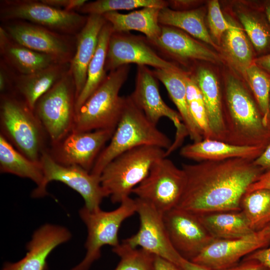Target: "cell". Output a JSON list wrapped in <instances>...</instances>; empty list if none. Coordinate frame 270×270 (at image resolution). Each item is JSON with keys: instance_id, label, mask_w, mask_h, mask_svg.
<instances>
[{"instance_id": "6da1fadb", "label": "cell", "mask_w": 270, "mask_h": 270, "mask_svg": "<svg viewBox=\"0 0 270 270\" xmlns=\"http://www.w3.org/2000/svg\"><path fill=\"white\" fill-rule=\"evenodd\" d=\"M182 168L186 182L176 208L196 215L241 210L243 196L264 172L242 158L182 164Z\"/></svg>"}, {"instance_id": "7a4b0ae2", "label": "cell", "mask_w": 270, "mask_h": 270, "mask_svg": "<svg viewBox=\"0 0 270 270\" xmlns=\"http://www.w3.org/2000/svg\"><path fill=\"white\" fill-rule=\"evenodd\" d=\"M222 104L226 142L264 147L270 144V128L252 94L233 76L226 79Z\"/></svg>"}, {"instance_id": "3957f363", "label": "cell", "mask_w": 270, "mask_h": 270, "mask_svg": "<svg viewBox=\"0 0 270 270\" xmlns=\"http://www.w3.org/2000/svg\"><path fill=\"white\" fill-rule=\"evenodd\" d=\"M172 142L134 104L130 96L124 97L122 114L110 140L98 157L90 171L100 177L105 166L115 158L133 148L152 146L168 150Z\"/></svg>"}, {"instance_id": "277c9868", "label": "cell", "mask_w": 270, "mask_h": 270, "mask_svg": "<svg viewBox=\"0 0 270 270\" xmlns=\"http://www.w3.org/2000/svg\"><path fill=\"white\" fill-rule=\"evenodd\" d=\"M0 134L18 151L40 162L46 133L34 110L14 94H0Z\"/></svg>"}, {"instance_id": "5b68a950", "label": "cell", "mask_w": 270, "mask_h": 270, "mask_svg": "<svg viewBox=\"0 0 270 270\" xmlns=\"http://www.w3.org/2000/svg\"><path fill=\"white\" fill-rule=\"evenodd\" d=\"M130 70V66L127 64L109 72L104 82L76 112L72 130H115L124 100L119 93Z\"/></svg>"}, {"instance_id": "8992f818", "label": "cell", "mask_w": 270, "mask_h": 270, "mask_svg": "<svg viewBox=\"0 0 270 270\" xmlns=\"http://www.w3.org/2000/svg\"><path fill=\"white\" fill-rule=\"evenodd\" d=\"M166 150L152 146L129 150L110 162L100 175L106 197L114 204H120L130 197L132 190L147 176L157 160L165 156Z\"/></svg>"}, {"instance_id": "52a82bcc", "label": "cell", "mask_w": 270, "mask_h": 270, "mask_svg": "<svg viewBox=\"0 0 270 270\" xmlns=\"http://www.w3.org/2000/svg\"><path fill=\"white\" fill-rule=\"evenodd\" d=\"M136 213L135 199L129 197L112 211L99 209L90 211L84 206L79 214L88 229L85 244L86 254L80 262L71 270H88L101 256V248L106 245L116 248L120 244L118 232L122 222Z\"/></svg>"}, {"instance_id": "ba28073f", "label": "cell", "mask_w": 270, "mask_h": 270, "mask_svg": "<svg viewBox=\"0 0 270 270\" xmlns=\"http://www.w3.org/2000/svg\"><path fill=\"white\" fill-rule=\"evenodd\" d=\"M76 87L70 70L36 102L34 112L52 146L72 131L76 117Z\"/></svg>"}, {"instance_id": "9c48e42d", "label": "cell", "mask_w": 270, "mask_h": 270, "mask_svg": "<svg viewBox=\"0 0 270 270\" xmlns=\"http://www.w3.org/2000/svg\"><path fill=\"white\" fill-rule=\"evenodd\" d=\"M0 20L1 22L24 20L62 34L76 36L86 24L88 16L54 8L41 0H1Z\"/></svg>"}, {"instance_id": "30bf717a", "label": "cell", "mask_w": 270, "mask_h": 270, "mask_svg": "<svg viewBox=\"0 0 270 270\" xmlns=\"http://www.w3.org/2000/svg\"><path fill=\"white\" fill-rule=\"evenodd\" d=\"M186 182L185 173L162 157L154 162L146 178L132 192L164 214L178 206Z\"/></svg>"}, {"instance_id": "8fae6325", "label": "cell", "mask_w": 270, "mask_h": 270, "mask_svg": "<svg viewBox=\"0 0 270 270\" xmlns=\"http://www.w3.org/2000/svg\"><path fill=\"white\" fill-rule=\"evenodd\" d=\"M44 179L42 184L32 192L33 198L47 194L46 186L52 181L64 183L78 192L84 198V207L90 211L100 209V204L106 197L102 187L100 177L77 166H64L56 162L46 150L42 154Z\"/></svg>"}, {"instance_id": "7c38bea8", "label": "cell", "mask_w": 270, "mask_h": 270, "mask_svg": "<svg viewBox=\"0 0 270 270\" xmlns=\"http://www.w3.org/2000/svg\"><path fill=\"white\" fill-rule=\"evenodd\" d=\"M0 26L16 42L35 52L50 56L58 62L70 64L76 38L21 20L2 22Z\"/></svg>"}, {"instance_id": "4fadbf2b", "label": "cell", "mask_w": 270, "mask_h": 270, "mask_svg": "<svg viewBox=\"0 0 270 270\" xmlns=\"http://www.w3.org/2000/svg\"><path fill=\"white\" fill-rule=\"evenodd\" d=\"M157 78L148 66H138L135 88L130 96L134 104L153 124H157L164 117L169 118L176 128L175 139L166 151L168 156L184 142L188 133L178 112L169 107L160 93Z\"/></svg>"}, {"instance_id": "5bb4252c", "label": "cell", "mask_w": 270, "mask_h": 270, "mask_svg": "<svg viewBox=\"0 0 270 270\" xmlns=\"http://www.w3.org/2000/svg\"><path fill=\"white\" fill-rule=\"evenodd\" d=\"M136 213L140 228L133 236L122 243L133 248H140L179 264L183 258L176 250L169 238L163 214L150 204L136 198Z\"/></svg>"}, {"instance_id": "9a60e30c", "label": "cell", "mask_w": 270, "mask_h": 270, "mask_svg": "<svg viewBox=\"0 0 270 270\" xmlns=\"http://www.w3.org/2000/svg\"><path fill=\"white\" fill-rule=\"evenodd\" d=\"M130 64L152 66L154 69H181L162 58L146 37L112 31L108 44L106 70L110 72Z\"/></svg>"}, {"instance_id": "2e32d148", "label": "cell", "mask_w": 270, "mask_h": 270, "mask_svg": "<svg viewBox=\"0 0 270 270\" xmlns=\"http://www.w3.org/2000/svg\"><path fill=\"white\" fill-rule=\"evenodd\" d=\"M115 130H98L91 132H70L48 151L58 163L77 166L90 172L106 144Z\"/></svg>"}, {"instance_id": "e0dca14e", "label": "cell", "mask_w": 270, "mask_h": 270, "mask_svg": "<svg viewBox=\"0 0 270 270\" xmlns=\"http://www.w3.org/2000/svg\"><path fill=\"white\" fill-rule=\"evenodd\" d=\"M163 218L172 246L188 260H192L215 240L192 212L176 207L164 213Z\"/></svg>"}, {"instance_id": "ac0fdd59", "label": "cell", "mask_w": 270, "mask_h": 270, "mask_svg": "<svg viewBox=\"0 0 270 270\" xmlns=\"http://www.w3.org/2000/svg\"><path fill=\"white\" fill-rule=\"evenodd\" d=\"M270 246L262 230L240 238L215 239L190 261L213 270H226L245 256Z\"/></svg>"}, {"instance_id": "d6986e66", "label": "cell", "mask_w": 270, "mask_h": 270, "mask_svg": "<svg viewBox=\"0 0 270 270\" xmlns=\"http://www.w3.org/2000/svg\"><path fill=\"white\" fill-rule=\"evenodd\" d=\"M71 237L70 232L64 227L44 224L34 232L26 244V256L17 262H6L2 270H47L48 256Z\"/></svg>"}, {"instance_id": "ffe728a7", "label": "cell", "mask_w": 270, "mask_h": 270, "mask_svg": "<svg viewBox=\"0 0 270 270\" xmlns=\"http://www.w3.org/2000/svg\"><path fill=\"white\" fill-rule=\"evenodd\" d=\"M161 26L158 38L149 42L156 51L164 58H170L186 62L200 60L217 63L220 58L203 44L178 28Z\"/></svg>"}, {"instance_id": "44dd1931", "label": "cell", "mask_w": 270, "mask_h": 270, "mask_svg": "<svg viewBox=\"0 0 270 270\" xmlns=\"http://www.w3.org/2000/svg\"><path fill=\"white\" fill-rule=\"evenodd\" d=\"M106 21L102 15L90 14L76 35V48L70 70L76 87V100L86 82L88 68L96 52L100 32Z\"/></svg>"}, {"instance_id": "7402d4cb", "label": "cell", "mask_w": 270, "mask_h": 270, "mask_svg": "<svg viewBox=\"0 0 270 270\" xmlns=\"http://www.w3.org/2000/svg\"><path fill=\"white\" fill-rule=\"evenodd\" d=\"M266 147L242 146L214 139H203L182 146L180 154L197 162L222 160L232 158H242L254 160Z\"/></svg>"}, {"instance_id": "603a6c76", "label": "cell", "mask_w": 270, "mask_h": 270, "mask_svg": "<svg viewBox=\"0 0 270 270\" xmlns=\"http://www.w3.org/2000/svg\"><path fill=\"white\" fill-rule=\"evenodd\" d=\"M70 68V64L56 63L31 74H16L13 94L34 110L39 98L63 77Z\"/></svg>"}, {"instance_id": "cb8c5ba5", "label": "cell", "mask_w": 270, "mask_h": 270, "mask_svg": "<svg viewBox=\"0 0 270 270\" xmlns=\"http://www.w3.org/2000/svg\"><path fill=\"white\" fill-rule=\"evenodd\" d=\"M0 60L17 74H31L58 62L52 57L32 50L14 40L0 26Z\"/></svg>"}, {"instance_id": "d4e9b609", "label": "cell", "mask_w": 270, "mask_h": 270, "mask_svg": "<svg viewBox=\"0 0 270 270\" xmlns=\"http://www.w3.org/2000/svg\"><path fill=\"white\" fill-rule=\"evenodd\" d=\"M202 96L208 120L212 139L226 142V136L222 115V92L214 74L200 67L192 76Z\"/></svg>"}, {"instance_id": "484cf974", "label": "cell", "mask_w": 270, "mask_h": 270, "mask_svg": "<svg viewBox=\"0 0 270 270\" xmlns=\"http://www.w3.org/2000/svg\"><path fill=\"white\" fill-rule=\"evenodd\" d=\"M152 70L156 78L164 84L176 105L190 140L194 142L202 140L204 139L202 134L188 110L185 81V76L188 72L182 69L154 68Z\"/></svg>"}, {"instance_id": "4316f807", "label": "cell", "mask_w": 270, "mask_h": 270, "mask_svg": "<svg viewBox=\"0 0 270 270\" xmlns=\"http://www.w3.org/2000/svg\"><path fill=\"white\" fill-rule=\"evenodd\" d=\"M161 9L146 7L128 14L112 12L102 16L111 24L113 32L138 31L144 34L149 42H152L158 38L161 32V26L158 22Z\"/></svg>"}, {"instance_id": "83f0119b", "label": "cell", "mask_w": 270, "mask_h": 270, "mask_svg": "<svg viewBox=\"0 0 270 270\" xmlns=\"http://www.w3.org/2000/svg\"><path fill=\"white\" fill-rule=\"evenodd\" d=\"M198 216L215 239L240 238L254 232L242 210L214 212Z\"/></svg>"}, {"instance_id": "f1b7e54d", "label": "cell", "mask_w": 270, "mask_h": 270, "mask_svg": "<svg viewBox=\"0 0 270 270\" xmlns=\"http://www.w3.org/2000/svg\"><path fill=\"white\" fill-rule=\"evenodd\" d=\"M160 25L183 30L220 50L219 46L210 34L204 22V13L201 8L186 11L174 10L168 7L162 8L158 15Z\"/></svg>"}, {"instance_id": "f546056e", "label": "cell", "mask_w": 270, "mask_h": 270, "mask_svg": "<svg viewBox=\"0 0 270 270\" xmlns=\"http://www.w3.org/2000/svg\"><path fill=\"white\" fill-rule=\"evenodd\" d=\"M0 171L32 180L36 188L42 184L44 172L40 161H32L18 151L0 134Z\"/></svg>"}, {"instance_id": "4dcf8cb0", "label": "cell", "mask_w": 270, "mask_h": 270, "mask_svg": "<svg viewBox=\"0 0 270 270\" xmlns=\"http://www.w3.org/2000/svg\"><path fill=\"white\" fill-rule=\"evenodd\" d=\"M112 32L111 24L106 22L100 32L96 52L89 64L86 84L76 100V114L104 82L108 75L105 68L106 61L108 42Z\"/></svg>"}, {"instance_id": "1f68e13d", "label": "cell", "mask_w": 270, "mask_h": 270, "mask_svg": "<svg viewBox=\"0 0 270 270\" xmlns=\"http://www.w3.org/2000/svg\"><path fill=\"white\" fill-rule=\"evenodd\" d=\"M230 22V27L222 38L224 51L236 68L244 76L246 70L256 58L254 48L243 30L234 22Z\"/></svg>"}, {"instance_id": "d6a6232c", "label": "cell", "mask_w": 270, "mask_h": 270, "mask_svg": "<svg viewBox=\"0 0 270 270\" xmlns=\"http://www.w3.org/2000/svg\"><path fill=\"white\" fill-rule=\"evenodd\" d=\"M238 16L256 52L264 56L270 53V24L263 10L240 11Z\"/></svg>"}, {"instance_id": "836d02e7", "label": "cell", "mask_w": 270, "mask_h": 270, "mask_svg": "<svg viewBox=\"0 0 270 270\" xmlns=\"http://www.w3.org/2000/svg\"><path fill=\"white\" fill-rule=\"evenodd\" d=\"M240 207L254 232L270 226V190L260 189L246 192Z\"/></svg>"}, {"instance_id": "e575fe53", "label": "cell", "mask_w": 270, "mask_h": 270, "mask_svg": "<svg viewBox=\"0 0 270 270\" xmlns=\"http://www.w3.org/2000/svg\"><path fill=\"white\" fill-rule=\"evenodd\" d=\"M244 77L262 112L265 125L270 128V75L254 62L246 70Z\"/></svg>"}, {"instance_id": "d590c367", "label": "cell", "mask_w": 270, "mask_h": 270, "mask_svg": "<svg viewBox=\"0 0 270 270\" xmlns=\"http://www.w3.org/2000/svg\"><path fill=\"white\" fill-rule=\"evenodd\" d=\"M156 7L163 8L168 7L167 0H97L87 2L77 12L87 16L102 15L118 10H130L140 8Z\"/></svg>"}, {"instance_id": "8d00e7d4", "label": "cell", "mask_w": 270, "mask_h": 270, "mask_svg": "<svg viewBox=\"0 0 270 270\" xmlns=\"http://www.w3.org/2000/svg\"><path fill=\"white\" fill-rule=\"evenodd\" d=\"M186 98L191 116L200 131L204 139H212L208 117L201 92L192 77L185 76Z\"/></svg>"}, {"instance_id": "74e56055", "label": "cell", "mask_w": 270, "mask_h": 270, "mask_svg": "<svg viewBox=\"0 0 270 270\" xmlns=\"http://www.w3.org/2000/svg\"><path fill=\"white\" fill-rule=\"evenodd\" d=\"M120 260L114 270H154V256L141 248H133L122 243L112 248Z\"/></svg>"}, {"instance_id": "f35d334b", "label": "cell", "mask_w": 270, "mask_h": 270, "mask_svg": "<svg viewBox=\"0 0 270 270\" xmlns=\"http://www.w3.org/2000/svg\"><path fill=\"white\" fill-rule=\"evenodd\" d=\"M208 21L212 38L216 40L220 46L224 34L230 27V22L224 16L216 0H211L208 4Z\"/></svg>"}, {"instance_id": "ab89813d", "label": "cell", "mask_w": 270, "mask_h": 270, "mask_svg": "<svg viewBox=\"0 0 270 270\" xmlns=\"http://www.w3.org/2000/svg\"><path fill=\"white\" fill-rule=\"evenodd\" d=\"M15 74V72L4 62L0 60V94H13Z\"/></svg>"}, {"instance_id": "60d3db41", "label": "cell", "mask_w": 270, "mask_h": 270, "mask_svg": "<svg viewBox=\"0 0 270 270\" xmlns=\"http://www.w3.org/2000/svg\"><path fill=\"white\" fill-rule=\"evenodd\" d=\"M41 1L56 8L76 12L88 2L86 0H41Z\"/></svg>"}, {"instance_id": "b9f144b4", "label": "cell", "mask_w": 270, "mask_h": 270, "mask_svg": "<svg viewBox=\"0 0 270 270\" xmlns=\"http://www.w3.org/2000/svg\"><path fill=\"white\" fill-rule=\"evenodd\" d=\"M226 270H270L260 262L251 258H242L236 264Z\"/></svg>"}, {"instance_id": "7bdbcfd3", "label": "cell", "mask_w": 270, "mask_h": 270, "mask_svg": "<svg viewBox=\"0 0 270 270\" xmlns=\"http://www.w3.org/2000/svg\"><path fill=\"white\" fill-rule=\"evenodd\" d=\"M168 8L177 11H186L194 10L200 4L199 0H167Z\"/></svg>"}, {"instance_id": "ee69618b", "label": "cell", "mask_w": 270, "mask_h": 270, "mask_svg": "<svg viewBox=\"0 0 270 270\" xmlns=\"http://www.w3.org/2000/svg\"><path fill=\"white\" fill-rule=\"evenodd\" d=\"M243 258L256 260L270 269V246L255 250Z\"/></svg>"}, {"instance_id": "f6af8a7d", "label": "cell", "mask_w": 270, "mask_h": 270, "mask_svg": "<svg viewBox=\"0 0 270 270\" xmlns=\"http://www.w3.org/2000/svg\"><path fill=\"white\" fill-rule=\"evenodd\" d=\"M260 189L270 190V170L264 172L256 182L250 186L246 192Z\"/></svg>"}, {"instance_id": "bcb514c9", "label": "cell", "mask_w": 270, "mask_h": 270, "mask_svg": "<svg viewBox=\"0 0 270 270\" xmlns=\"http://www.w3.org/2000/svg\"><path fill=\"white\" fill-rule=\"evenodd\" d=\"M154 270H184L180 265L162 258L155 256Z\"/></svg>"}, {"instance_id": "7dc6e473", "label": "cell", "mask_w": 270, "mask_h": 270, "mask_svg": "<svg viewBox=\"0 0 270 270\" xmlns=\"http://www.w3.org/2000/svg\"><path fill=\"white\" fill-rule=\"evenodd\" d=\"M254 162L264 172L270 170V144L264 148L262 154L254 160Z\"/></svg>"}, {"instance_id": "c3c4849f", "label": "cell", "mask_w": 270, "mask_h": 270, "mask_svg": "<svg viewBox=\"0 0 270 270\" xmlns=\"http://www.w3.org/2000/svg\"><path fill=\"white\" fill-rule=\"evenodd\" d=\"M179 265L184 270H213L204 266L194 263L184 258L180 260Z\"/></svg>"}, {"instance_id": "681fc988", "label": "cell", "mask_w": 270, "mask_h": 270, "mask_svg": "<svg viewBox=\"0 0 270 270\" xmlns=\"http://www.w3.org/2000/svg\"><path fill=\"white\" fill-rule=\"evenodd\" d=\"M254 62L270 75V53L256 58Z\"/></svg>"}, {"instance_id": "f907efd6", "label": "cell", "mask_w": 270, "mask_h": 270, "mask_svg": "<svg viewBox=\"0 0 270 270\" xmlns=\"http://www.w3.org/2000/svg\"><path fill=\"white\" fill-rule=\"evenodd\" d=\"M262 6L266 18L270 24V0L264 2Z\"/></svg>"}, {"instance_id": "816d5d0a", "label": "cell", "mask_w": 270, "mask_h": 270, "mask_svg": "<svg viewBox=\"0 0 270 270\" xmlns=\"http://www.w3.org/2000/svg\"><path fill=\"white\" fill-rule=\"evenodd\" d=\"M270 240V226L263 230Z\"/></svg>"}, {"instance_id": "f5cc1de1", "label": "cell", "mask_w": 270, "mask_h": 270, "mask_svg": "<svg viewBox=\"0 0 270 270\" xmlns=\"http://www.w3.org/2000/svg\"><path fill=\"white\" fill-rule=\"evenodd\" d=\"M268 107H269V112H270V98H269Z\"/></svg>"}]
</instances>
